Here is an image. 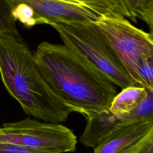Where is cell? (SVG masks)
<instances>
[{
    "instance_id": "obj_8",
    "label": "cell",
    "mask_w": 153,
    "mask_h": 153,
    "mask_svg": "<svg viewBox=\"0 0 153 153\" xmlns=\"http://www.w3.org/2000/svg\"><path fill=\"white\" fill-rule=\"evenodd\" d=\"M134 112L117 114L109 109L91 112L85 115L87 120L84 130L79 142L93 149L110 138L121 127L138 119Z\"/></svg>"
},
{
    "instance_id": "obj_12",
    "label": "cell",
    "mask_w": 153,
    "mask_h": 153,
    "mask_svg": "<svg viewBox=\"0 0 153 153\" xmlns=\"http://www.w3.org/2000/svg\"><path fill=\"white\" fill-rule=\"evenodd\" d=\"M0 153H40L39 151L13 143L0 142Z\"/></svg>"
},
{
    "instance_id": "obj_9",
    "label": "cell",
    "mask_w": 153,
    "mask_h": 153,
    "mask_svg": "<svg viewBox=\"0 0 153 153\" xmlns=\"http://www.w3.org/2000/svg\"><path fill=\"white\" fill-rule=\"evenodd\" d=\"M150 90L143 87L132 85L122 88L112 99L109 110L117 114L131 112L148 96Z\"/></svg>"
},
{
    "instance_id": "obj_1",
    "label": "cell",
    "mask_w": 153,
    "mask_h": 153,
    "mask_svg": "<svg viewBox=\"0 0 153 153\" xmlns=\"http://www.w3.org/2000/svg\"><path fill=\"white\" fill-rule=\"evenodd\" d=\"M38 69L53 91L76 112L109 109L115 85L92 62L63 44L40 42L33 53Z\"/></svg>"
},
{
    "instance_id": "obj_4",
    "label": "cell",
    "mask_w": 153,
    "mask_h": 153,
    "mask_svg": "<svg viewBox=\"0 0 153 153\" xmlns=\"http://www.w3.org/2000/svg\"><path fill=\"white\" fill-rule=\"evenodd\" d=\"M63 43L82 54L121 89L136 85L110 42L96 22L75 21L50 24Z\"/></svg>"
},
{
    "instance_id": "obj_2",
    "label": "cell",
    "mask_w": 153,
    "mask_h": 153,
    "mask_svg": "<svg viewBox=\"0 0 153 153\" xmlns=\"http://www.w3.org/2000/svg\"><path fill=\"white\" fill-rule=\"evenodd\" d=\"M0 75L7 91L28 115L61 123L76 112L47 83L22 38L0 35Z\"/></svg>"
},
{
    "instance_id": "obj_7",
    "label": "cell",
    "mask_w": 153,
    "mask_h": 153,
    "mask_svg": "<svg viewBox=\"0 0 153 153\" xmlns=\"http://www.w3.org/2000/svg\"><path fill=\"white\" fill-rule=\"evenodd\" d=\"M93 151L95 153H153V120H135L126 124Z\"/></svg>"
},
{
    "instance_id": "obj_3",
    "label": "cell",
    "mask_w": 153,
    "mask_h": 153,
    "mask_svg": "<svg viewBox=\"0 0 153 153\" xmlns=\"http://www.w3.org/2000/svg\"><path fill=\"white\" fill-rule=\"evenodd\" d=\"M96 23L134 84L153 91L152 34L136 27L118 12L103 15Z\"/></svg>"
},
{
    "instance_id": "obj_10",
    "label": "cell",
    "mask_w": 153,
    "mask_h": 153,
    "mask_svg": "<svg viewBox=\"0 0 153 153\" xmlns=\"http://www.w3.org/2000/svg\"><path fill=\"white\" fill-rule=\"evenodd\" d=\"M118 12L134 22L139 18L149 27L152 33L153 25V0H117Z\"/></svg>"
},
{
    "instance_id": "obj_5",
    "label": "cell",
    "mask_w": 153,
    "mask_h": 153,
    "mask_svg": "<svg viewBox=\"0 0 153 153\" xmlns=\"http://www.w3.org/2000/svg\"><path fill=\"white\" fill-rule=\"evenodd\" d=\"M0 142L32 148L40 153H62L75 151L77 139L71 129L60 123L27 118L3 124Z\"/></svg>"
},
{
    "instance_id": "obj_11",
    "label": "cell",
    "mask_w": 153,
    "mask_h": 153,
    "mask_svg": "<svg viewBox=\"0 0 153 153\" xmlns=\"http://www.w3.org/2000/svg\"><path fill=\"white\" fill-rule=\"evenodd\" d=\"M11 14V7L7 0H0V35L22 38Z\"/></svg>"
},
{
    "instance_id": "obj_6",
    "label": "cell",
    "mask_w": 153,
    "mask_h": 153,
    "mask_svg": "<svg viewBox=\"0 0 153 153\" xmlns=\"http://www.w3.org/2000/svg\"><path fill=\"white\" fill-rule=\"evenodd\" d=\"M12 8L29 7L38 24L75 21L97 22L103 15L118 11L117 0H7Z\"/></svg>"
}]
</instances>
